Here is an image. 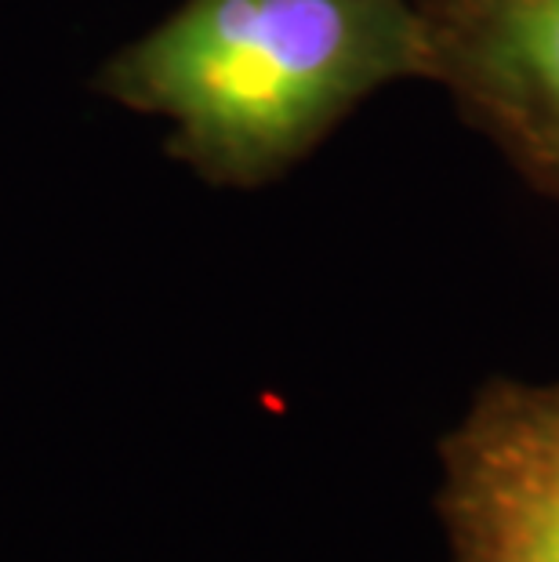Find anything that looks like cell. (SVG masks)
<instances>
[{
    "mask_svg": "<svg viewBox=\"0 0 559 562\" xmlns=\"http://www.w3.org/2000/svg\"><path fill=\"white\" fill-rule=\"evenodd\" d=\"M429 80L534 193L559 203V0H418Z\"/></svg>",
    "mask_w": 559,
    "mask_h": 562,
    "instance_id": "3",
    "label": "cell"
},
{
    "mask_svg": "<svg viewBox=\"0 0 559 562\" xmlns=\"http://www.w3.org/2000/svg\"><path fill=\"white\" fill-rule=\"evenodd\" d=\"M436 458L447 562H559V381L487 378Z\"/></svg>",
    "mask_w": 559,
    "mask_h": 562,
    "instance_id": "2",
    "label": "cell"
},
{
    "mask_svg": "<svg viewBox=\"0 0 559 562\" xmlns=\"http://www.w3.org/2000/svg\"><path fill=\"white\" fill-rule=\"evenodd\" d=\"M396 80H429L418 0H186L99 88L168 116L171 157L200 178L255 189Z\"/></svg>",
    "mask_w": 559,
    "mask_h": 562,
    "instance_id": "1",
    "label": "cell"
}]
</instances>
